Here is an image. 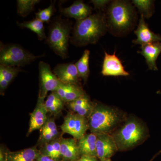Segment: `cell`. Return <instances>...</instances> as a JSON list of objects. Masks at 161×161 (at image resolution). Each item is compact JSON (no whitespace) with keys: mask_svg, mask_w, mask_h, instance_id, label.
Segmentation results:
<instances>
[{"mask_svg":"<svg viewBox=\"0 0 161 161\" xmlns=\"http://www.w3.org/2000/svg\"><path fill=\"white\" fill-rule=\"evenodd\" d=\"M111 135L115 140L118 151L132 150L142 144L149 136L148 127L136 116H127Z\"/></svg>","mask_w":161,"mask_h":161,"instance_id":"1","label":"cell"},{"mask_svg":"<svg viewBox=\"0 0 161 161\" xmlns=\"http://www.w3.org/2000/svg\"><path fill=\"white\" fill-rule=\"evenodd\" d=\"M108 28L106 17L99 12L86 19L77 20L70 41L74 45L83 46L95 44L106 32Z\"/></svg>","mask_w":161,"mask_h":161,"instance_id":"2","label":"cell"},{"mask_svg":"<svg viewBox=\"0 0 161 161\" xmlns=\"http://www.w3.org/2000/svg\"><path fill=\"white\" fill-rule=\"evenodd\" d=\"M127 116L116 108L101 103H94L88 118L89 130L96 135L111 134L125 120Z\"/></svg>","mask_w":161,"mask_h":161,"instance_id":"3","label":"cell"},{"mask_svg":"<svg viewBox=\"0 0 161 161\" xmlns=\"http://www.w3.org/2000/svg\"><path fill=\"white\" fill-rule=\"evenodd\" d=\"M134 7L126 1H113L110 3L107 12L108 28L118 33L131 29L135 21Z\"/></svg>","mask_w":161,"mask_h":161,"instance_id":"4","label":"cell"},{"mask_svg":"<svg viewBox=\"0 0 161 161\" xmlns=\"http://www.w3.org/2000/svg\"><path fill=\"white\" fill-rule=\"evenodd\" d=\"M72 29L70 21L59 17L53 20L49 26L47 43L56 54L63 59L68 56L69 41Z\"/></svg>","mask_w":161,"mask_h":161,"instance_id":"5","label":"cell"},{"mask_svg":"<svg viewBox=\"0 0 161 161\" xmlns=\"http://www.w3.org/2000/svg\"><path fill=\"white\" fill-rule=\"evenodd\" d=\"M0 64L14 67L25 66L42 56H35L17 44H4L1 42Z\"/></svg>","mask_w":161,"mask_h":161,"instance_id":"6","label":"cell"},{"mask_svg":"<svg viewBox=\"0 0 161 161\" xmlns=\"http://www.w3.org/2000/svg\"><path fill=\"white\" fill-rule=\"evenodd\" d=\"M63 133H68L78 140L89 130L88 119L74 113L70 112L65 116L63 123L61 126Z\"/></svg>","mask_w":161,"mask_h":161,"instance_id":"7","label":"cell"},{"mask_svg":"<svg viewBox=\"0 0 161 161\" xmlns=\"http://www.w3.org/2000/svg\"><path fill=\"white\" fill-rule=\"evenodd\" d=\"M40 91L39 97L45 98L47 92H54L58 89L61 82L53 72L48 64L40 61L39 64Z\"/></svg>","mask_w":161,"mask_h":161,"instance_id":"8","label":"cell"},{"mask_svg":"<svg viewBox=\"0 0 161 161\" xmlns=\"http://www.w3.org/2000/svg\"><path fill=\"white\" fill-rule=\"evenodd\" d=\"M96 147L97 157L100 161L111 158L118 151L115 140L110 134L97 135Z\"/></svg>","mask_w":161,"mask_h":161,"instance_id":"9","label":"cell"},{"mask_svg":"<svg viewBox=\"0 0 161 161\" xmlns=\"http://www.w3.org/2000/svg\"><path fill=\"white\" fill-rule=\"evenodd\" d=\"M101 73L104 76H127L130 75L125 70L120 59L115 55V52L112 55L105 53Z\"/></svg>","mask_w":161,"mask_h":161,"instance_id":"10","label":"cell"},{"mask_svg":"<svg viewBox=\"0 0 161 161\" xmlns=\"http://www.w3.org/2000/svg\"><path fill=\"white\" fill-rule=\"evenodd\" d=\"M53 73L61 82L66 84H78L80 78L75 64H59L53 69Z\"/></svg>","mask_w":161,"mask_h":161,"instance_id":"11","label":"cell"},{"mask_svg":"<svg viewBox=\"0 0 161 161\" xmlns=\"http://www.w3.org/2000/svg\"><path fill=\"white\" fill-rule=\"evenodd\" d=\"M136 39L132 42L135 44L142 45L154 42H161V36L154 33L149 28L145 22V18L141 15L137 29L134 31Z\"/></svg>","mask_w":161,"mask_h":161,"instance_id":"12","label":"cell"},{"mask_svg":"<svg viewBox=\"0 0 161 161\" xmlns=\"http://www.w3.org/2000/svg\"><path fill=\"white\" fill-rule=\"evenodd\" d=\"M47 110L45 105L44 98L38 97L36 108L30 114L29 130L27 135L33 131L40 130L44 125L47 119Z\"/></svg>","mask_w":161,"mask_h":161,"instance_id":"13","label":"cell"},{"mask_svg":"<svg viewBox=\"0 0 161 161\" xmlns=\"http://www.w3.org/2000/svg\"><path fill=\"white\" fill-rule=\"evenodd\" d=\"M60 12L63 15L77 20L86 19L92 15V8L83 1H76L69 7L60 8Z\"/></svg>","mask_w":161,"mask_h":161,"instance_id":"14","label":"cell"},{"mask_svg":"<svg viewBox=\"0 0 161 161\" xmlns=\"http://www.w3.org/2000/svg\"><path fill=\"white\" fill-rule=\"evenodd\" d=\"M54 92L64 103L71 102L86 94L79 84H66L61 82Z\"/></svg>","mask_w":161,"mask_h":161,"instance_id":"15","label":"cell"},{"mask_svg":"<svg viewBox=\"0 0 161 161\" xmlns=\"http://www.w3.org/2000/svg\"><path fill=\"white\" fill-rule=\"evenodd\" d=\"M60 153L62 161H78L81 156L77 140L61 137Z\"/></svg>","mask_w":161,"mask_h":161,"instance_id":"16","label":"cell"},{"mask_svg":"<svg viewBox=\"0 0 161 161\" xmlns=\"http://www.w3.org/2000/svg\"><path fill=\"white\" fill-rule=\"evenodd\" d=\"M141 51L137 52L145 58L149 69L151 70H158L156 60L161 53V42L145 44L141 46Z\"/></svg>","mask_w":161,"mask_h":161,"instance_id":"17","label":"cell"},{"mask_svg":"<svg viewBox=\"0 0 161 161\" xmlns=\"http://www.w3.org/2000/svg\"><path fill=\"white\" fill-rule=\"evenodd\" d=\"M68 103L73 112L87 118L91 115L94 106V103L86 94Z\"/></svg>","mask_w":161,"mask_h":161,"instance_id":"18","label":"cell"},{"mask_svg":"<svg viewBox=\"0 0 161 161\" xmlns=\"http://www.w3.org/2000/svg\"><path fill=\"white\" fill-rule=\"evenodd\" d=\"M97 135L91 132L86 134L78 140V145L80 156L97 157L96 152Z\"/></svg>","mask_w":161,"mask_h":161,"instance_id":"19","label":"cell"},{"mask_svg":"<svg viewBox=\"0 0 161 161\" xmlns=\"http://www.w3.org/2000/svg\"><path fill=\"white\" fill-rule=\"evenodd\" d=\"M40 153L36 147L20 151L6 152V161H36Z\"/></svg>","mask_w":161,"mask_h":161,"instance_id":"20","label":"cell"},{"mask_svg":"<svg viewBox=\"0 0 161 161\" xmlns=\"http://www.w3.org/2000/svg\"><path fill=\"white\" fill-rule=\"evenodd\" d=\"M61 137L55 139L49 143L44 144L40 152L56 161H62L60 153V140Z\"/></svg>","mask_w":161,"mask_h":161,"instance_id":"21","label":"cell"},{"mask_svg":"<svg viewBox=\"0 0 161 161\" xmlns=\"http://www.w3.org/2000/svg\"><path fill=\"white\" fill-rule=\"evenodd\" d=\"M90 51L86 50L79 60L75 63L80 78L86 83L90 75L89 59Z\"/></svg>","mask_w":161,"mask_h":161,"instance_id":"22","label":"cell"},{"mask_svg":"<svg viewBox=\"0 0 161 161\" xmlns=\"http://www.w3.org/2000/svg\"><path fill=\"white\" fill-rule=\"evenodd\" d=\"M17 24L21 28H27L36 34L38 39L40 40H43L47 38L45 34L43 22L36 18L30 21L17 23Z\"/></svg>","mask_w":161,"mask_h":161,"instance_id":"23","label":"cell"},{"mask_svg":"<svg viewBox=\"0 0 161 161\" xmlns=\"http://www.w3.org/2000/svg\"><path fill=\"white\" fill-rule=\"evenodd\" d=\"M132 4L138 9L144 17L149 19L154 12V1L151 0H133Z\"/></svg>","mask_w":161,"mask_h":161,"instance_id":"24","label":"cell"},{"mask_svg":"<svg viewBox=\"0 0 161 161\" xmlns=\"http://www.w3.org/2000/svg\"><path fill=\"white\" fill-rule=\"evenodd\" d=\"M40 2V0H18V14L23 17H26L34 9L35 6Z\"/></svg>","mask_w":161,"mask_h":161,"instance_id":"25","label":"cell"},{"mask_svg":"<svg viewBox=\"0 0 161 161\" xmlns=\"http://www.w3.org/2000/svg\"><path fill=\"white\" fill-rule=\"evenodd\" d=\"M20 71L21 69L19 67L0 65V76L3 77L9 84Z\"/></svg>","mask_w":161,"mask_h":161,"instance_id":"26","label":"cell"},{"mask_svg":"<svg viewBox=\"0 0 161 161\" xmlns=\"http://www.w3.org/2000/svg\"><path fill=\"white\" fill-rule=\"evenodd\" d=\"M54 5L51 3L48 7L39 10L36 14V18L43 22H48L54 12Z\"/></svg>","mask_w":161,"mask_h":161,"instance_id":"27","label":"cell"},{"mask_svg":"<svg viewBox=\"0 0 161 161\" xmlns=\"http://www.w3.org/2000/svg\"><path fill=\"white\" fill-rule=\"evenodd\" d=\"M40 130V135L47 133H59L54 120L53 118H47L44 125Z\"/></svg>","mask_w":161,"mask_h":161,"instance_id":"28","label":"cell"},{"mask_svg":"<svg viewBox=\"0 0 161 161\" xmlns=\"http://www.w3.org/2000/svg\"><path fill=\"white\" fill-rule=\"evenodd\" d=\"M63 102L58 94L55 92H52L47 97V99L45 102V105L47 110L49 109L51 107L54 105L56 104L60 103Z\"/></svg>","mask_w":161,"mask_h":161,"instance_id":"29","label":"cell"},{"mask_svg":"<svg viewBox=\"0 0 161 161\" xmlns=\"http://www.w3.org/2000/svg\"><path fill=\"white\" fill-rule=\"evenodd\" d=\"M64 102L56 104L54 105L51 107L50 108L47 110V112H49L53 115H56L59 114L61 112L64 108Z\"/></svg>","mask_w":161,"mask_h":161,"instance_id":"30","label":"cell"},{"mask_svg":"<svg viewBox=\"0 0 161 161\" xmlns=\"http://www.w3.org/2000/svg\"><path fill=\"white\" fill-rule=\"evenodd\" d=\"M91 3H93L95 9H103L110 3V1L107 0H92L91 1Z\"/></svg>","mask_w":161,"mask_h":161,"instance_id":"31","label":"cell"},{"mask_svg":"<svg viewBox=\"0 0 161 161\" xmlns=\"http://www.w3.org/2000/svg\"><path fill=\"white\" fill-rule=\"evenodd\" d=\"M9 84L2 76H0V92L1 95H4L5 91Z\"/></svg>","mask_w":161,"mask_h":161,"instance_id":"32","label":"cell"},{"mask_svg":"<svg viewBox=\"0 0 161 161\" xmlns=\"http://www.w3.org/2000/svg\"><path fill=\"white\" fill-rule=\"evenodd\" d=\"M97 157L82 155L77 161H98Z\"/></svg>","mask_w":161,"mask_h":161,"instance_id":"33","label":"cell"},{"mask_svg":"<svg viewBox=\"0 0 161 161\" xmlns=\"http://www.w3.org/2000/svg\"><path fill=\"white\" fill-rule=\"evenodd\" d=\"M36 161H56L51 158L47 156L44 155L40 153L39 155L38 156L37 158H36Z\"/></svg>","mask_w":161,"mask_h":161,"instance_id":"34","label":"cell"},{"mask_svg":"<svg viewBox=\"0 0 161 161\" xmlns=\"http://www.w3.org/2000/svg\"><path fill=\"white\" fill-rule=\"evenodd\" d=\"M6 152L3 151V149L1 148L0 150V161H6Z\"/></svg>","mask_w":161,"mask_h":161,"instance_id":"35","label":"cell"},{"mask_svg":"<svg viewBox=\"0 0 161 161\" xmlns=\"http://www.w3.org/2000/svg\"><path fill=\"white\" fill-rule=\"evenodd\" d=\"M160 153H161V150H160V151H159V152L158 153H157V154H156V155H155V156H154V158H155V157H156V156H157L158 155V154H160Z\"/></svg>","mask_w":161,"mask_h":161,"instance_id":"36","label":"cell"},{"mask_svg":"<svg viewBox=\"0 0 161 161\" xmlns=\"http://www.w3.org/2000/svg\"><path fill=\"white\" fill-rule=\"evenodd\" d=\"M102 161H111V158L107 159L104 160Z\"/></svg>","mask_w":161,"mask_h":161,"instance_id":"37","label":"cell"}]
</instances>
